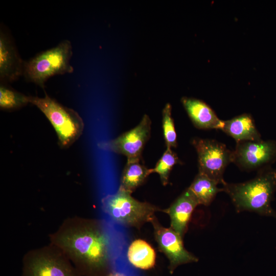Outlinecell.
<instances>
[{
  "mask_svg": "<svg viewBox=\"0 0 276 276\" xmlns=\"http://www.w3.org/2000/svg\"><path fill=\"white\" fill-rule=\"evenodd\" d=\"M199 205L192 192L187 189L167 209L162 211L170 218V227L182 238L195 208Z\"/></svg>",
  "mask_w": 276,
  "mask_h": 276,
  "instance_id": "8fae6325",
  "label": "cell"
},
{
  "mask_svg": "<svg viewBox=\"0 0 276 276\" xmlns=\"http://www.w3.org/2000/svg\"><path fill=\"white\" fill-rule=\"evenodd\" d=\"M106 276H127V275L122 273L112 272V273H110L108 274Z\"/></svg>",
  "mask_w": 276,
  "mask_h": 276,
  "instance_id": "44dd1931",
  "label": "cell"
},
{
  "mask_svg": "<svg viewBox=\"0 0 276 276\" xmlns=\"http://www.w3.org/2000/svg\"><path fill=\"white\" fill-rule=\"evenodd\" d=\"M72 54L71 42L66 39L62 40L54 48L24 62L23 75L27 80L43 88L50 77L73 72L70 64Z\"/></svg>",
  "mask_w": 276,
  "mask_h": 276,
  "instance_id": "277c9868",
  "label": "cell"
},
{
  "mask_svg": "<svg viewBox=\"0 0 276 276\" xmlns=\"http://www.w3.org/2000/svg\"><path fill=\"white\" fill-rule=\"evenodd\" d=\"M171 110V104L167 103L162 111V127L166 148L172 149L177 146V136Z\"/></svg>",
  "mask_w": 276,
  "mask_h": 276,
  "instance_id": "ffe728a7",
  "label": "cell"
},
{
  "mask_svg": "<svg viewBox=\"0 0 276 276\" xmlns=\"http://www.w3.org/2000/svg\"><path fill=\"white\" fill-rule=\"evenodd\" d=\"M150 222L159 249L169 261L171 273L179 265L198 261L196 257L184 247L182 237L171 227L162 226L155 216Z\"/></svg>",
  "mask_w": 276,
  "mask_h": 276,
  "instance_id": "9c48e42d",
  "label": "cell"
},
{
  "mask_svg": "<svg viewBox=\"0 0 276 276\" xmlns=\"http://www.w3.org/2000/svg\"><path fill=\"white\" fill-rule=\"evenodd\" d=\"M221 130L234 138L236 142L261 140L254 120L248 114H243L231 120L223 121Z\"/></svg>",
  "mask_w": 276,
  "mask_h": 276,
  "instance_id": "5bb4252c",
  "label": "cell"
},
{
  "mask_svg": "<svg viewBox=\"0 0 276 276\" xmlns=\"http://www.w3.org/2000/svg\"><path fill=\"white\" fill-rule=\"evenodd\" d=\"M131 194L119 188L116 193L102 199V209L116 223L140 229L145 223L151 222L156 212L162 210L149 202L137 200Z\"/></svg>",
  "mask_w": 276,
  "mask_h": 276,
  "instance_id": "3957f363",
  "label": "cell"
},
{
  "mask_svg": "<svg viewBox=\"0 0 276 276\" xmlns=\"http://www.w3.org/2000/svg\"><path fill=\"white\" fill-rule=\"evenodd\" d=\"M24 62L14 44L2 30L0 32V79L12 82L23 75Z\"/></svg>",
  "mask_w": 276,
  "mask_h": 276,
  "instance_id": "7c38bea8",
  "label": "cell"
},
{
  "mask_svg": "<svg viewBox=\"0 0 276 276\" xmlns=\"http://www.w3.org/2000/svg\"><path fill=\"white\" fill-rule=\"evenodd\" d=\"M150 174V169L140 161H127L122 173L119 189L132 194Z\"/></svg>",
  "mask_w": 276,
  "mask_h": 276,
  "instance_id": "2e32d148",
  "label": "cell"
},
{
  "mask_svg": "<svg viewBox=\"0 0 276 276\" xmlns=\"http://www.w3.org/2000/svg\"><path fill=\"white\" fill-rule=\"evenodd\" d=\"M218 185L216 181L198 172L188 188L195 196L199 204L208 206L219 192L223 191V188L218 187Z\"/></svg>",
  "mask_w": 276,
  "mask_h": 276,
  "instance_id": "e0dca14e",
  "label": "cell"
},
{
  "mask_svg": "<svg viewBox=\"0 0 276 276\" xmlns=\"http://www.w3.org/2000/svg\"><path fill=\"white\" fill-rule=\"evenodd\" d=\"M127 256L129 262L140 269H150L155 263L156 254L154 249L142 239H136L130 244Z\"/></svg>",
  "mask_w": 276,
  "mask_h": 276,
  "instance_id": "9a60e30c",
  "label": "cell"
},
{
  "mask_svg": "<svg viewBox=\"0 0 276 276\" xmlns=\"http://www.w3.org/2000/svg\"><path fill=\"white\" fill-rule=\"evenodd\" d=\"M179 163L178 157L172 149L166 148L155 167L150 169V173H157L159 175L162 185L166 186L168 183L169 177L173 167Z\"/></svg>",
  "mask_w": 276,
  "mask_h": 276,
  "instance_id": "ac0fdd59",
  "label": "cell"
},
{
  "mask_svg": "<svg viewBox=\"0 0 276 276\" xmlns=\"http://www.w3.org/2000/svg\"><path fill=\"white\" fill-rule=\"evenodd\" d=\"M29 97L9 88L0 86V106L3 109H14L29 103Z\"/></svg>",
  "mask_w": 276,
  "mask_h": 276,
  "instance_id": "d6986e66",
  "label": "cell"
},
{
  "mask_svg": "<svg viewBox=\"0 0 276 276\" xmlns=\"http://www.w3.org/2000/svg\"><path fill=\"white\" fill-rule=\"evenodd\" d=\"M222 188L229 196L237 212L247 211L276 218V212L271 206L276 189V170L262 171L254 179L244 182H226Z\"/></svg>",
  "mask_w": 276,
  "mask_h": 276,
  "instance_id": "7a4b0ae2",
  "label": "cell"
},
{
  "mask_svg": "<svg viewBox=\"0 0 276 276\" xmlns=\"http://www.w3.org/2000/svg\"><path fill=\"white\" fill-rule=\"evenodd\" d=\"M151 121L144 114L133 128L112 140L100 143L98 147L105 150L125 155L127 161H141L144 148L150 138Z\"/></svg>",
  "mask_w": 276,
  "mask_h": 276,
  "instance_id": "ba28073f",
  "label": "cell"
},
{
  "mask_svg": "<svg viewBox=\"0 0 276 276\" xmlns=\"http://www.w3.org/2000/svg\"><path fill=\"white\" fill-rule=\"evenodd\" d=\"M192 144L198 155V172L224 185L226 182L223 174L227 166L233 162V151L213 140L194 138Z\"/></svg>",
  "mask_w": 276,
  "mask_h": 276,
  "instance_id": "52a82bcc",
  "label": "cell"
},
{
  "mask_svg": "<svg viewBox=\"0 0 276 276\" xmlns=\"http://www.w3.org/2000/svg\"><path fill=\"white\" fill-rule=\"evenodd\" d=\"M81 276H106L110 264V239L100 221L80 216L64 219L49 235Z\"/></svg>",
  "mask_w": 276,
  "mask_h": 276,
  "instance_id": "6da1fadb",
  "label": "cell"
},
{
  "mask_svg": "<svg viewBox=\"0 0 276 276\" xmlns=\"http://www.w3.org/2000/svg\"><path fill=\"white\" fill-rule=\"evenodd\" d=\"M20 276L81 275L65 255L49 243L24 255Z\"/></svg>",
  "mask_w": 276,
  "mask_h": 276,
  "instance_id": "5b68a950",
  "label": "cell"
},
{
  "mask_svg": "<svg viewBox=\"0 0 276 276\" xmlns=\"http://www.w3.org/2000/svg\"><path fill=\"white\" fill-rule=\"evenodd\" d=\"M276 157V144L272 141H244L237 142L233 162L245 170L257 169Z\"/></svg>",
  "mask_w": 276,
  "mask_h": 276,
  "instance_id": "30bf717a",
  "label": "cell"
},
{
  "mask_svg": "<svg viewBox=\"0 0 276 276\" xmlns=\"http://www.w3.org/2000/svg\"><path fill=\"white\" fill-rule=\"evenodd\" d=\"M181 103L194 126L199 129H221L223 121L220 120L214 111L201 100L183 97Z\"/></svg>",
  "mask_w": 276,
  "mask_h": 276,
  "instance_id": "4fadbf2b",
  "label": "cell"
},
{
  "mask_svg": "<svg viewBox=\"0 0 276 276\" xmlns=\"http://www.w3.org/2000/svg\"><path fill=\"white\" fill-rule=\"evenodd\" d=\"M29 102L35 105L45 116L54 127L60 145L68 147L81 134L84 123L78 113L50 98L29 97Z\"/></svg>",
  "mask_w": 276,
  "mask_h": 276,
  "instance_id": "8992f818",
  "label": "cell"
}]
</instances>
